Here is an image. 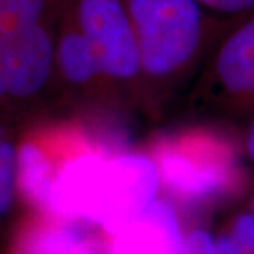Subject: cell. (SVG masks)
I'll return each mask as SVG.
<instances>
[{
    "label": "cell",
    "mask_w": 254,
    "mask_h": 254,
    "mask_svg": "<svg viewBox=\"0 0 254 254\" xmlns=\"http://www.w3.org/2000/svg\"><path fill=\"white\" fill-rule=\"evenodd\" d=\"M111 254H184L179 221L169 201L155 200L114 235Z\"/></svg>",
    "instance_id": "obj_5"
},
{
    "label": "cell",
    "mask_w": 254,
    "mask_h": 254,
    "mask_svg": "<svg viewBox=\"0 0 254 254\" xmlns=\"http://www.w3.org/2000/svg\"><path fill=\"white\" fill-rule=\"evenodd\" d=\"M216 254H254V218L241 216L231 235L218 241Z\"/></svg>",
    "instance_id": "obj_12"
},
{
    "label": "cell",
    "mask_w": 254,
    "mask_h": 254,
    "mask_svg": "<svg viewBox=\"0 0 254 254\" xmlns=\"http://www.w3.org/2000/svg\"><path fill=\"white\" fill-rule=\"evenodd\" d=\"M62 0H0V32L17 33L57 23Z\"/></svg>",
    "instance_id": "obj_9"
},
{
    "label": "cell",
    "mask_w": 254,
    "mask_h": 254,
    "mask_svg": "<svg viewBox=\"0 0 254 254\" xmlns=\"http://www.w3.org/2000/svg\"><path fill=\"white\" fill-rule=\"evenodd\" d=\"M216 18L233 22L254 12V0H196Z\"/></svg>",
    "instance_id": "obj_13"
},
{
    "label": "cell",
    "mask_w": 254,
    "mask_h": 254,
    "mask_svg": "<svg viewBox=\"0 0 254 254\" xmlns=\"http://www.w3.org/2000/svg\"><path fill=\"white\" fill-rule=\"evenodd\" d=\"M140 53L142 76L169 79L196 60L230 25L196 0H124Z\"/></svg>",
    "instance_id": "obj_2"
},
{
    "label": "cell",
    "mask_w": 254,
    "mask_h": 254,
    "mask_svg": "<svg viewBox=\"0 0 254 254\" xmlns=\"http://www.w3.org/2000/svg\"><path fill=\"white\" fill-rule=\"evenodd\" d=\"M159 167L149 157L126 154L104 159L86 152L57 169L50 211L86 220L116 235L155 201Z\"/></svg>",
    "instance_id": "obj_1"
},
{
    "label": "cell",
    "mask_w": 254,
    "mask_h": 254,
    "mask_svg": "<svg viewBox=\"0 0 254 254\" xmlns=\"http://www.w3.org/2000/svg\"><path fill=\"white\" fill-rule=\"evenodd\" d=\"M55 64L66 83L78 88L94 84L98 79H106L93 48L71 17L69 10L64 7L63 0L55 35Z\"/></svg>",
    "instance_id": "obj_7"
},
{
    "label": "cell",
    "mask_w": 254,
    "mask_h": 254,
    "mask_svg": "<svg viewBox=\"0 0 254 254\" xmlns=\"http://www.w3.org/2000/svg\"><path fill=\"white\" fill-rule=\"evenodd\" d=\"M184 254H216L215 241L206 231H193L184 243Z\"/></svg>",
    "instance_id": "obj_14"
},
{
    "label": "cell",
    "mask_w": 254,
    "mask_h": 254,
    "mask_svg": "<svg viewBox=\"0 0 254 254\" xmlns=\"http://www.w3.org/2000/svg\"><path fill=\"white\" fill-rule=\"evenodd\" d=\"M248 149H250V154L254 159V121L250 127V134H248Z\"/></svg>",
    "instance_id": "obj_15"
},
{
    "label": "cell",
    "mask_w": 254,
    "mask_h": 254,
    "mask_svg": "<svg viewBox=\"0 0 254 254\" xmlns=\"http://www.w3.org/2000/svg\"><path fill=\"white\" fill-rule=\"evenodd\" d=\"M211 78L228 98L254 103V12L233 20L221 33Z\"/></svg>",
    "instance_id": "obj_4"
},
{
    "label": "cell",
    "mask_w": 254,
    "mask_h": 254,
    "mask_svg": "<svg viewBox=\"0 0 254 254\" xmlns=\"http://www.w3.org/2000/svg\"><path fill=\"white\" fill-rule=\"evenodd\" d=\"M162 179L172 190L189 200H201L228 185V169L193 149L169 147L160 155Z\"/></svg>",
    "instance_id": "obj_6"
},
{
    "label": "cell",
    "mask_w": 254,
    "mask_h": 254,
    "mask_svg": "<svg viewBox=\"0 0 254 254\" xmlns=\"http://www.w3.org/2000/svg\"><path fill=\"white\" fill-rule=\"evenodd\" d=\"M57 169L37 140H25L17 157V187L30 203L50 211Z\"/></svg>",
    "instance_id": "obj_8"
},
{
    "label": "cell",
    "mask_w": 254,
    "mask_h": 254,
    "mask_svg": "<svg viewBox=\"0 0 254 254\" xmlns=\"http://www.w3.org/2000/svg\"><path fill=\"white\" fill-rule=\"evenodd\" d=\"M20 254H93L88 240L68 226L35 233L20 250Z\"/></svg>",
    "instance_id": "obj_10"
},
{
    "label": "cell",
    "mask_w": 254,
    "mask_h": 254,
    "mask_svg": "<svg viewBox=\"0 0 254 254\" xmlns=\"http://www.w3.org/2000/svg\"><path fill=\"white\" fill-rule=\"evenodd\" d=\"M18 149L0 132V218L10 210L17 190Z\"/></svg>",
    "instance_id": "obj_11"
},
{
    "label": "cell",
    "mask_w": 254,
    "mask_h": 254,
    "mask_svg": "<svg viewBox=\"0 0 254 254\" xmlns=\"http://www.w3.org/2000/svg\"><path fill=\"white\" fill-rule=\"evenodd\" d=\"M96 55L106 79L142 78L140 53L124 0H63Z\"/></svg>",
    "instance_id": "obj_3"
}]
</instances>
